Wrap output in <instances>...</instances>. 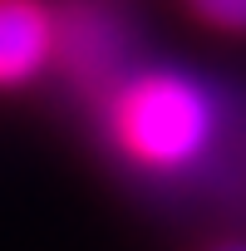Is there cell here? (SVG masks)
<instances>
[{
  "instance_id": "cell-2",
  "label": "cell",
  "mask_w": 246,
  "mask_h": 251,
  "mask_svg": "<svg viewBox=\"0 0 246 251\" xmlns=\"http://www.w3.org/2000/svg\"><path fill=\"white\" fill-rule=\"evenodd\" d=\"M59 20V35H54V59H64L84 84L94 79H108L123 54H128V25H123L113 10H98V5H79L69 15H54Z\"/></svg>"
},
{
  "instance_id": "cell-3",
  "label": "cell",
  "mask_w": 246,
  "mask_h": 251,
  "mask_svg": "<svg viewBox=\"0 0 246 251\" xmlns=\"http://www.w3.org/2000/svg\"><path fill=\"white\" fill-rule=\"evenodd\" d=\"M59 20L40 0H0V84L15 89L49 69Z\"/></svg>"
},
{
  "instance_id": "cell-4",
  "label": "cell",
  "mask_w": 246,
  "mask_h": 251,
  "mask_svg": "<svg viewBox=\"0 0 246 251\" xmlns=\"http://www.w3.org/2000/svg\"><path fill=\"white\" fill-rule=\"evenodd\" d=\"M187 5H192V10H197L207 25L246 35V0H187Z\"/></svg>"
},
{
  "instance_id": "cell-1",
  "label": "cell",
  "mask_w": 246,
  "mask_h": 251,
  "mask_svg": "<svg viewBox=\"0 0 246 251\" xmlns=\"http://www.w3.org/2000/svg\"><path fill=\"white\" fill-rule=\"evenodd\" d=\"M217 128V108L187 74H138L113 94V133L143 168H187Z\"/></svg>"
},
{
  "instance_id": "cell-5",
  "label": "cell",
  "mask_w": 246,
  "mask_h": 251,
  "mask_svg": "<svg viewBox=\"0 0 246 251\" xmlns=\"http://www.w3.org/2000/svg\"><path fill=\"white\" fill-rule=\"evenodd\" d=\"M217 251H246V241H221Z\"/></svg>"
}]
</instances>
